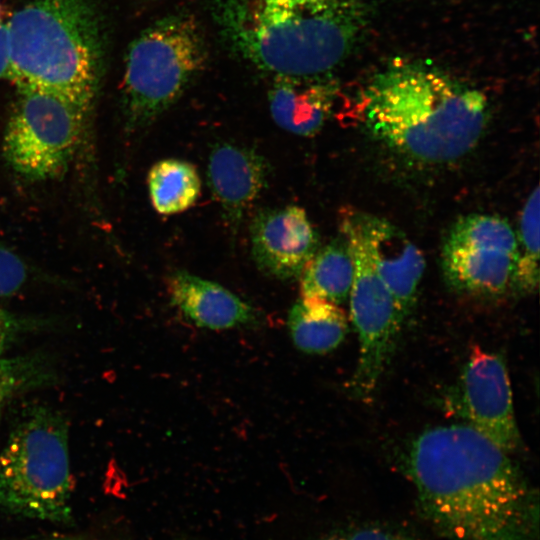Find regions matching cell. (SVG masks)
Wrapping results in <instances>:
<instances>
[{
    "mask_svg": "<svg viewBox=\"0 0 540 540\" xmlns=\"http://www.w3.org/2000/svg\"><path fill=\"white\" fill-rule=\"evenodd\" d=\"M208 46L198 19L188 12L166 15L130 44L123 78L126 128H144L171 108L203 72Z\"/></svg>",
    "mask_w": 540,
    "mask_h": 540,
    "instance_id": "obj_6",
    "label": "cell"
},
{
    "mask_svg": "<svg viewBox=\"0 0 540 540\" xmlns=\"http://www.w3.org/2000/svg\"><path fill=\"white\" fill-rule=\"evenodd\" d=\"M288 328L298 349L321 354L335 349L343 341L348 321L337 304L301 298L289 312Z\"/></svg>",
    "mask_w": 540,
    "mask_h": 540,
    "instance_id": "obj_16",
    "label": "cell"
},
{
    "mask_svg": "<svg viewBox=\"0 0 540 540\" xmlns=\"http://www.w3.org/2000/svg\"><path fill=\"white\" fill-rule=\"evenodd\" d=\"M28 268L12 250L0 243V297L17 293L26 283Z\"/></svg>",
    "mask_w": 540,
    "mask_h": 540,
    "instance_id": "obj_22",
    "label": "cell"
},
{
    "mask_svg": "<svg viewBox=\"0 0 540 540\" xmlns=\"http://www.w3.org/2000/svg\"><path fill=\"white\" fill-rule=\"evenodd\" d=\"M173 304L196 326L227 329L254 322V309L223 286L177 271L169 279Z\"/></svg>",
    "mask_w": 540,
    "mask_h": 540,
    "instance_id": "obj_14",
    "label": "cell"
},
{
    "mask_svg": "<svg viewBox=\"0 0 540 540\" xmlns=\"http://www.w3.org/2000/svg\"><path fill=\"white\" fill-rule=\"evenodd\" d=\"M148 191L159 214L174 215L196 203L201 192V180L196 167L190 162L162 159L149 170Z\"/></svg>",
    "mask_w": 540,
    "mask_h": 540,
    "instance_id": "obj_18",
    "label": "cell"
},
{
    "mask_svg": "<svg viewBox=\"0 0 540 540\" xmlns=\"http://www.w3.org/2000/svg\"><path fill=\"white\" fill-rule=\"evenodd\" d=\"M344 241H334L317 250L301 274L302 298L340 305L349 297L354 263Z\"/></svg>",
    "mask_w": 540,
    "mask_h": 540,
    "instance_id": "obj_17",
    "label": "cell"
},
{
    "mask_svg": "<svg viewBox=\"0 0 540 540\" xmlns=\"http://www.w3.org/2000/svg\"><path fill=\"white\" fill-rule=\"evenodd\" d=\"M516 255L486 246L444 244L443 271L457 290L481 295H498L513 283Z\"/></svg>",
    "mask_w": 540,
    "mask_h": 540,
    "instance_id": "obj_15",
    "label": "cell"
},
{
    "mask_svg": "<svg viewBox=\"0 0 540 540\" xmlns=\"http://www.w3.org/2000/svg\"><path fill=\"white\" fill-rule=\"evenodd\" d=\"M539 186L527 198L521 211L517 236V258L513 283L524 291L537 288L539 280Z\"/></svg>",
    "mask_w": 540,
    "mask_h": 540,
    "instance_id": "obj_20",
    "label": "cell"
},
{
    "mask_svg": "<svg viewBox=\"0 0 540 540\" xmlns=\"http://www.w3.org/2000/svg\"><path fill=\"white\" fill-rule=\"evenodd\" d=\"M371 133L420 162L445 163L478 143L488 119L485 95L427 64L395 60L363 92Z\"/></svg>",
    "mask_w": 540,
    "mask_h": 540,
    "instance_id": "obj_3",
    "label": "cell"
},
{
    "mask_svg": "<svg viewBox=\"0 0 540 540\" xmlns=\"http://www.w3.org/2000/svg\"><path fill=\"white\" fill-rule=\"evenodd\" d=\"M321 540H417L403 528L382 524H367L334 532Z\"/></svg>",
    "mask_w": 540,
    "mask_h": 540,
    "instance_id": "obj_23",
    "label": "cell"
},
{
    "mask_svg": "<svg viewBox=\"0 0 540 540\" xmlns=\"http://www.w3.org/2000/svg\"><path fill=\"white\" fill-rule=\"evenodd\" d=\"M55 380L52 361L43 353L0 358V416L15 397Z\"/></svg>",
    "mask_w": 540,
    "mask_h": 540,
    "instance_id": "obj_19",
    "label": "cell"
},
{
    "mask_svg": "<svg viewBox=\"0 0 540 540\" xmlns=\"http://www.w3.org/2000/svg\"><path fill=\"white\" fill-rule=\"evenodd\" d=\"M420 514L450 540H539L538 498L504 451L467 424L420 433L404 458Z\"/></svg>",
    "mask_w": 540,
    "mask_h": 540,
    "instance_id": "obj_1",
    "label": "cell"
},
{
    "mask_svg": "<svg viewBox=\"0 0 540 540\" xmlns=\"http://www.w3.org/2000/svg\"><path fill=\"white\" fill-rule=\"evenodd\" d=\"M38 322L0 308V358L22 335L37 328Z\"/></svg>",
    "mask_w": 540,
    "mask_h": 540,
    "instance_id": "obj_24",
    "label": "cell"
},
{
    "mask_svg": "<svg viewBox=\"0 0 540 540\" xmlns=\"http://www.w3.org/2000/svg\"><path fill=\"white\" fill-rule=\"evenodd\" d=\"M447 245L486 246L517 256V236L511 225L501 217L472 214L461 217L452 227Z\"/></svg>",
    "mask_w": 540,
    "mask_h": 540,
    "instance_id": "obj_21",
    "label": "cell"
},
{
    "mask_svg": "<svg viewBox=\"0 0 540 540\" xmlns=\"http://www.w3.org/2000/svg\"><path fill=\"white\" fill-rule=\"evenodd\" d=\"M218 31L243 62L276 77L329 75L367 27V0H213Z\"/></svg>",
    "mask_w": 540,
    "mask_h": 540,
    "instance_id": "obj_2",
    "label": "cell"
},
{
    "mask_svg": "<svg viewBox=\"0 0 540 540\" xmlns=\"http://www.w3.org/2000/svg\"><path fill=\"white\" fill-rule=\"evenodd\" d=\"M7 79L89 111L103 72L104 45L93 0H28L6 21Z\"/></svg>",
    "mask_w": 540,
    "mask_h": 540,
    "instance_id": "obj_4",
    "label": "cell"
},
{
    "mask_svg": "<svg viewBox=\"0 0 540 540\" xmlns=\"http://www.w3.org/2000/svg\"><path fill=\"white\" fill-rule=\"evenodd\" d=\"M265 158L237 144H216L208 157L207 180L227 223L236 229L268 183Z\"/></svg>",
    "mask_w": 540,
    "mask_h": 540,
    "instance_id": "obj_12",
    "label": "cell"
},
{
    "mask_svg": "<svg viewBox=\"0 0 540 540\" xmlns=\"http://www.w3.org/2000/svg\"><path fill=\"white\" fill-rule=\"evenodd\" d=\"M344 220L393 295L404 318L411 312L425 270V259L406 234L387 220L359 211Z\"/></svg>",
    "mask_w": 540,
    "mask_h": 540,
    "instance_id": "obj_10",
    "label": "cell"
},
{
    "mask_svg": "<svg viewBox=\"0 0 540 540\" xmlns=\"http://www.w3.org/2000/svg\"><path fill=\"white\" fill-rule=\"evenodd\" d=\"M18 94L4 132V157L29 179L59 176L76 152L89 111L40 90L18 89Z\"/></svg>",
    "mask_w": 540,
    "mask_h": 540,
    "instance_id": "obj_7",
    "label": "cell"
},
{
    "mask_svg": "<svg viewBox=\"0 0 540 540\" xmlns=\"http://www.w3.org/2000/svg\"><path fill=\"white\" fill-rule=\"evenodd\" d=\"M29 540H92L82 536L51 534L46 536H40Z\"/></svg>",
    "mask_w": 540,
    "mask_h": 540,
    "instance_id": "obj_26",
    "label": "cell"
},
{
    "mask_svg": "<svg viewBox=\"0 0 540 540\" xmlns=\"http://www.w3.org/2000/svg\"><path fill=\"white\" fill-rule=\"evenodd\" d=\"M342 233L354 263L349 293L350 316L359 341V355L350 386L355 397L367 400L372 397L388 365L405 318L356 232L344 219Z\"/></svg>",
    "mask_w": 540,
    "mask_h": 540,
    "instance_id": "obj_8",
    "label": "cell"
},
{
    "mask_svg": "<svg viewBox=\"0 0 540 540\" xmlns=\"http://www.w3.org/2000/svg\"><path fill=\"white\" fill-rule=\"evenodd\" d=\"M69 430L56 409H24L0 451V509L14 516L72 521Z\"/></svg>",
    "mask_w": 540,
    "mask_h": 540,
    "instance_id": "obj_5",
    "label": "cell"
},
{
    "mask_svg": "<svg viewBox=\"0 0 540 540\" xmlns=\"http://www.w3.org/2000/svg\"><path fill=\"white\" fill-rule=\"evenodd\" d=\"M335 90L329 75L276 77L268 92L271 116L290 133L314 135L332 111Z\"/></svg>",
    "mask_w": 540,
    "mask_h": 540,
    "instance_id": "obj_13",
    "label": "cell"
},
{
    "mask_svg": "<svg viewBox=\"0 0 540 540\" xmlns=\"http://www.w3.org/2000/svg\"><path fill=\"white\" fill-rule=\"evenodd\" d=\"M455 392L454 408L467 425L508 453L518 448L511 384L499 355L474 346Z\"/></svg>",
    "mask_w": 540,
    "mask_h": 540,
    "instance_id": "obj_9",
    "label": "cell"
},
{
    "mask_svg": "<svg viewBox=\"0 0 540 540\" xmlns=\"http://www.w3.org/2000/svg\"><path fill=\"white\" fill-rule=\"evenodd\" d=\"M250 236L258 268L279 280L301 276L319 245L306 212L295 205L259 211L251 223Z\"/></svg>",
    "mask_w": 540,
    "mask_h": 540,
    "instance_id": "obj_11",
    "label": "cell"
},
{
    "mask_svg": "<svg viewBox=\"0 0 540 540\" xmlns=\"http://www.w3.org/2000/svg\"><path fill=\"white\" fill-rule=\"evenodd\" d=\"M6 21L0 25V79L6 78L9 67V42Z\"/></svg>",
    "mask_w": 540,
    "mask_h": 540,
    "instance_id": "obj_25",
    "label": "cell"
},
{
    "mask_svg": "<svg viewBox=\"0 0 540 540\" xmlns=\"http://www.w3.org/2000/svg\"><path fill=\"white\" fill-rule=\"evenodd\" d=\"M6 20H4V5H3V0H0V25L5 22Z\"/></svg>",
    "mask_w": 540,
    "mask_h": 540,
    "instance_id": "obj_27",
    "label": "cell"
}]
</instances>
